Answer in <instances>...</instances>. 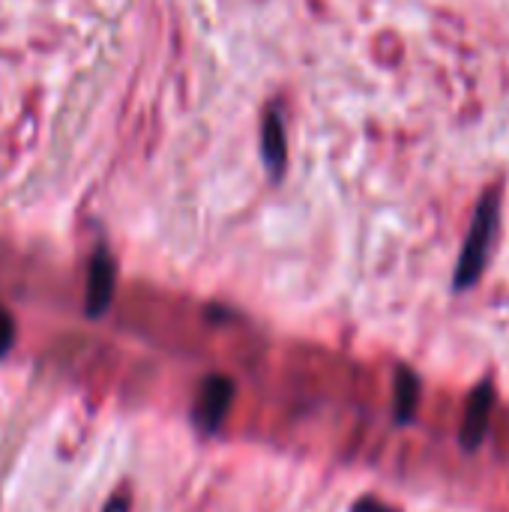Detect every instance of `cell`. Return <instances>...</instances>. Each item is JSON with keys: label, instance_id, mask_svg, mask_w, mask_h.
Instances as JSON below:
<instances>
[{"label": "cell", "instance_id": "obj_1", "mask_svg": "<svg viewBox=\"0 0 509 512\" xmlns=\"http://www.w3.org/2000/svg\"><path fill=\"white\" fill-rule=\"evenodd\" d=\"M498 210H501V198L495 189H489L483 195V201L477 204L468 240L462 246V258L456 267V291H468L480 282V276L489 264V255H492L495 234H498Z\"/></svg>", "mask_w": 509, "mask_h": 512}, {"label": "cell", "instance_id": "obj_2", "mask_svg": "<svg viewBox=\"0 0 509 512\" xmlns=\"http://www.w3.org/2000/svg\"><path fill=\"white\" fill-rule=\"evenodd\" d=\"M234 396H237V387L231 378L225 375H207L198 387V396H195V405H192V423L201 429V432H216L231 405H234Z\"/></svg>", "mask_w": 509, "mask_h": 512}, {"label": "cell", "instance_id": "obj_3", "mask_svg": "<svg viewBox=\"0 0 509 512\" xmlns=\"http://www.w3.org/2000/svg\"><path fill=\"white\" fill-rule=\"evenodd\" d=\"M489 414H492V387L480 384L468 399V411H465V423H462V447L465 450H477L483 444L486 429H489Z\"/></svg>", "mask_w": 509, "mask_h": 512}, {"label": "cell", "instance_id": "obj_4", "mask_svg": "<svg viewBox=\"0 0 509 512\" xmlns=\"http://www.w3.org/2000/svg\"><path fill=\"white\" fill-rule=\"evenodd\" d=\"M114 261L99 252L90 264V282H87V315L96 318L108 309L111 294H114Z\"/></svg>", "mask_w": 509, "mask_h": 512}, {"label": "cell", "instance_id": "obj_5", "mask_svg": "<svg viewBox=\"0 0 509 512\" xmlns=\"http://www.w3.org/2000/svg\"><path fill=\"white\" fill-rule=\"evenodd\" d=\"M420 402V381L411 369L396 372V423H408L417 414Z\"/></svg>", "mask_w": 509, "mask_h": 512}, {"label": "cell", "instance_id": "obj_6", "mask_svg": "<svg viewBox=\"0 0 509 512\" xmlns=\"http://www.w3.org/2000/svg\"><path fill=\"white\" fill-rule=\"evenodd\" d=\"M264 159L267 165L279 174L285 165V129L276 117V111H270L264 117Z\"/></svg>", "mask_w": 509, "mask_h": 512}, {"label": "cell", "instance_id": "obj_7", "mask_svg": "<svg viewBox=\"0 0 509 512\" xmlns=\"http://www.w3.org/2000/svg\"><path fill=\"white\" fill-rule=\"evenodd\" d=\"M12 342H15V321H12V315L0 306V357L9 354Z\"/></svg>", "mask_w": 509, "mask_h": 512}, {"label": "cell", "instance_id": "obj_8", "mask_svg": "<svg viewBox=\"0 0 509 512\" xmlns=\"http://www.w3.org/2000/svg\"><path fill=\"white\" fill-rule=\"evenodd\" d=\"M354 512H393V510H387L384 504H378V501L366 498V501H360V504L354 507Z\"/></svg>", "mask_w": 509, "mask_h": 512}, {"label": "cell", "instance_id": "obj_9", "mask_svg": "<svg viewBox=\"0 0 509 512\" xmlns=\"http://www.w3.org/2000/svg\"><path fill=\"white\" fill-rule=\"evenodd\" d=\"M105 512H129V498H126V495L111 498V504L105 507Z\"/></svg>", "mask_w": 509, "mask_h": 512}]
</instances>
